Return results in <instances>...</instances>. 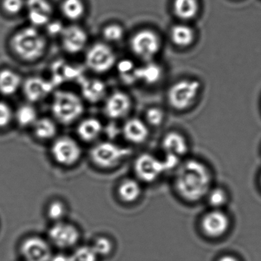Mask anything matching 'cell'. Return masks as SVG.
<instances>
[{"label":"cell","instance_id":"obj_17","mask_svg":"<svg viewBox=\"0 0 261 261\" xmlns=\"http://www.w3.org/2000/svg\"><path fill=\"white\" fill-rule=\"evenodd\" d=\"M122 134L125 140L129 143L139 144L143 143L149 137V129L143 120L131 118L123 124Z\"/></svg>","mask_w":261,"mask_h":261},{"label":"cell","instance_id":"obj_2","mask_svg":"<svg viewBox=\"0 0 261 261\" xmlns=\"http://www.w3.org/2000/svg\"><path fill=\"white\" fill-rule=\"evenodd\" d=\"M13 53L24 62L40 59L47 48L45 36L34 27H25L15 33L11 39Z\"/></svg>","mask_w":261,"mask_h":261},{"label":"cell","instance_id":"obj_24","mask_svg":"<svg viewBox=\"0 0 261 261\" xmlns=\"http://www.w3.org/2000/svg\"><path fill=\"white\" fill-rule=\"evenodd\" d=\"M163 149L166 154H172L181 157L188 151L186 138L178 133L171 132L163 140Z\"/></svg>","mask_w":261,"mask_h":261},{"label":"cell","instance_id":"obj_3","mask_svg":"<svg viewBox=\"0 0 261 261\" xmlns=\"http://www.w3.org/2000/svg\"><path fill=\"white\" fill-rule=\"evenodd\" d=\"M83 102L79 96L71 91H58L54 94L51 113L55 119L64 125H69L83 114Z\"/></svg>","mask_w":261,"mask_h":261},{"label":"cell","instance_id":"obj_37","mask_svg":"<svg viewBox=\"0 0 261 261\" xmlns=\"http://www.w3.org/2000/svg\"><path fill=\"white\" fill-rule=\"evenodd\" d=\"M165 114L163 110L159 108H151L146 113V120L151 126H157L163 123Z\"/></svg>","mask_w":261,"mask_h":261},{"label":"cell","instance_id":"obj_4","mask_svg":"<svg viewBox=\"0 0 261 261\" xmlns=\"http://www.w3.org/2000/svg\"><path fill=\"white\" fill-rule=\"evenodd\" d=\"M201 88V82L196 79H181L175 82L168 90V102L174 109L185 111L194 105Z\"/></svg>","mask_w":261,"mask_h":261},{"label":"cell","instance_id":"obj_29","mask_svg":"<svg viewBox=\"0 0 261 261\" xmlns=\"http://www.w3.org/2000/svg\"><path fill=\"white\" fill-rule=\"evenodd\" d=\"M37 112L31 105H22L18 108L16 113V119L18 124L22 127L33 126L38 120Z\"/></svg>","mask_w":261,"mask_h":261},{"label":"cell","instance_id":"obj_21","mask_svg":"<svg viewBox=\"0 0 261 261\" xmlns=\"http://www.w3.org/2000/svg\"><path fill=\"white\" fill-rule=\"evenodd\" d=\"M103 131L101 122L94 117L85 119L80 122L77 127L79 138L86 143L97 140Z\"/></svg>","mask_w":261,"mask_h":261},{"label":"cell","instance_id":"obj_31","mask_svg":"<svg viewBox=\"0 0 261 261\" xmlns=\"http://www.w3.org/2000/svg\"><path fill=\"white\" fill-rule=\"evenodd\" d=\"M66 205L65 203L59 200L51 201L47 208V215L48 218L55 221V223L63 221L64 218L66 216Z\"/></svg>","mask_w":261,"mask_h":261},{"label":"cell","instance_id":"obj_34","mask_svg":"<svg viewBox=\"0 0 261 261\" xmlns=\"http://www.w3.org/2000/svg\"><path fill=\"white\" fill-rule=\"evenodd\" d=\"M124 36V30L118 24H110L103 30V37L108 42H115L121 40Z\"/></svg>","mask_w":261,"mask_h":261},{"label":"cell","instance_id":"obj_40","mask_svg":"<svg viewBox=\"0 0 261 261\" xmlns=\"http://www.w3.org/2000/svg\"><path fill=\"white\" fill-rule=\"evenodd\" d=\"M65 30V27L62 25V22H49L47 25V31L51 36H59L62 35V32Z\"/></svg>","mask_w":261,"mask_h":261},{"label":"cell","instance_id":"obj_9","mask_svg":"<svg viewBox=\"0 0 261 261\" xmlns=\"http://www.w3.org/2000/svg\"><path fill=\"white\" fill-rule=\"evenodd\" d=\"M134 172L139 179L145 182L155 181L165 171L163 160L149 153H143L136 159Z\"/></svg>","mask_w":261,"mask_h":261},{"label":"cell","instance_id":"obj_42","mask_svg":"<svg viewBox=\"0 0 261 261\" xmlns=\"http://www.w3.org/2000/svg\"><path fill=\"white\" fill-rule=\"evenodd\" d=\"M108 128V134L110 137H112V138H114V137H117V134H118L119 133V129L115 125H110Z\"/></svg>","mask_w":261,"mask_h":261},{"label":"cell","instance_id":"obj_18","mask_svg":"<svg viewBox=\"0 0 261 261\" xmlns=\"http://www.w3.org/2000/svg\"><path fill=\"white\" fill-rule=\"evenodd\" d=\"M81 89L84 99L91 103H97L106 95L107 88L102 81L96 79H82Z\"/></svg>","mask_w":261,"mask_h":261},{"label":"cell","instance_id":"obj_12","mask_svg":"<svg viewBox=\"0 0 261 261\" xmlns=\"http://www.w3.org/2000/svg\"><path fill=\"white\" fill-rule=\"evenodd\" d=\"M62 45L66 53L77 54L83 51L88 43L86 31L79 25H69L65 28L61 35Z\"/></svg>","mask_w":261,"mask_h":261},{"label":"cell","instance_id":"obj_23","mask_svg":"<svg viewBox=\"0 0 261 261\" xmlns=\"http://www.w3.org/2000/svg\"><path fill=\"white\" fill-rule=\"evenodd\" d=\"M163 76V68L153 62H146V65L136 70L137 82H142L146 85H155L162 80Z\"/></svg>","mask_w":261,"mask_h":261},{"label":"cell","instance_id":"obj_25","mask_svg":"<svg viewBox=\"0 0 261 261\" xmlns=\"http://www.w3.org/2000/svg\"><path fill=\"white\" fill-rule=\"evenodd\" d=\"M142 193L141 186L135 179L127 178L119 185L117 194L119 198L125 203H133L138 200Z\"/></svg>","mask_w":261,"mask_h":261},{"label":"cell","instance_id":"obj_33","mask_svg":"<svg viewBox=\"0 0 261 261\" xmlns=\"http://www.w3.org/2000/svg\"><path fill=\"white\" fill-rule=\"evenodd\" d=\"M91 247L97 256H105L111 254L114 248V244L108 237L100 236L94 240Z\"/></svg>","mask_w":261,"mask_h":261},{"label":"cell","instance_id":"obj_26","mask_svg":"<svg viewBox=\"0 0 261 261\" xmlns=\"http://www.w3.org/2000/svg\"><path fill=\"white\" fill-rule=\"evenodd\" d=\"M22 83L19 74L11 70L0 71V93L4 95H13L19 89Z\"/></svg>","mask_w":261,"mask_h":261},{"label":"cell","instance_id":"obj_19","mask_svg":"<svg viewBox=\"0 0 261 261\" xmlns=\"http://www.w3.org/2000/svg\"><path fill=\"white\" fill-rule=\"evenodd\" d=\"M170 39L172 44L178 48H187L193 45L196 39V33L188 24H177L171 28Z\"/></svg>","mask_w":261,"mask_h":261},{"label":"cell","instance_id":"obj_22","mask_svg":"<svg viewBox=\"0 0 261 261\" xmlns=\"http://www.w3.org/2000/svg\"><path fill=\"white\" fill-rule=\"evenodd\" d=\"M81 71L75 66L68 65L63 61H59L53 64V82L54 86L60 85L67 81L77 80L80 77Z\"/></svg>","mask_w":261,"mask_h":261},{"label":"cell","instance_id":"obj_8","mask_svg":"<svg viewBox=\"0 0 261 261\" xmlns=\"http://www.w3.org/2000/svg\"><path fill=\"white\" fill-rule=\"evenodd\" d=\"M85 62L91 71L103 74L112 69L116 63V56L111 47L106 44L97 43L88 50Z\"/></svg>","mask_w":261,"mask_h":261},{"label":"cell","instance_id":"obj_10","mask_svg":"<svg viewBox=\"0 0 261 261\" xmlns=\"http://www.w3.org/2000/svg\"><path fill=\"white\" fill-rule=\"evenodd\" d=\"M48 238L57 247L62 249L74 247L80 240V231L74 224L59 221L48 230Z\"/></svg>","mask_w":261,"mask_h":261},{"label":"cell","instance_id":"obj_41","mask_svg":"<svg viewBox=\"0 0 261 261\" xmlns=\"http://www.w3.org/2000/svg\"><path fill=\"white\" fill-rule=\"evenodd\" d=\"M217 261H241L239 258L233 255L225 254L223 256H220Z\"/></svg>","mask_w":261,"mask_h":261},{"label":"cell","instance_id":"obj_5","mask_svg":"<svg viewBox=\"0 0 261 261\" xmlns=\"http://www.w3.org/2000/svg\"><path fill=\"white\" fill-rule=\"evenodd\" d=\"M131 150L111 142H101L94 145L90 151L91 162L102 169H111L118 166Z\"/></svg>","mask_w":261,"mask_h":261},{"label":"cell","instance_id":"obj_39","mask_svg":"<svg viewBox=\"0 0 261 261\" xmlns=\"http://www.w3.org/2000/svg\"><path fill=\"white\" fill-rule=\"evenodd\" d=\"M163 163L166 172L177 169V168L180 166V157L172 155V154L166 153L164 160H163Z\"/></svg>","mask_w":261,"mask_h":261},{"label":"cell","instance_id":"obj_6","mask_svg":"<svg viewBox=\"0 0 261 261\" xmlns=\"http://www.w3.org/2000/svg\"><path fill=\"white\" fill-rule=\"evenodd\" d=\"M130 48L134 55L146 62H152L162 48L161 39L155 32L141 30L131 38Z\"/></svg>","mask_w":261,"mask_h":261},{"label":"cell","instance_id":"obj_13","mask_svg":"<svg viewBox=\"0 0 261 261\" xmlns=\"http://www.w3.org/2000/svg\"><path fill=\"white\" fill-rule=\"evenodd\" d=\"M28 19L34 27L47 25L51 21L53 8L48 0H27Z\"/></svg>","mask_w":261,"mask_h":261},{"label":"cell","instance_id":"obj_1","mask_svg":"<svg viewBox=\"0 0 261 261\" xmlns=\"http://www.w3.org/2000/svg\"><path fill=\"white\" fill-rule=\"evenodd\" d=\"M211 182L210 171L198 160H189L177 168L175 189L187 201H198L207 195L210 190Z\"/></svg>","mask_w":261,"mask_h":261},{"label":"cell","instance_id":"obj_20","mask_svg":"<svg viewBox=\"0 0 261 261\" xmlns=\"http://www.w3.org/2000/svg\"><path fill=\"white\" fill-rule=\"evenodd\" d=\"M199 0H173L172 11L175 17L188 22L198 16L200 11Z\"/></svg>","mask_w":261,"mask_h":261},{"label":"cell","instance_id":"obj_15","mask_svg":"<svg viewBox=\"0 0 261 261\" xmlns=\"http://www.w3.org/2000/svg\"><path fill=\"white\" fill-rule=\"evenodd\" d=\"M55 86L51 81L40 77H29L23 84V93L27 100L36 103L46 97L54 91Z\"/></svg>","mask_w":261,"mask_h":261},{"label":"cell","instance_id":"obj_36","mask_svg":"<svg viewBox=\"0 0 261 261\" xmlns=\"http://www.w3.org/2000/svg\"><path fill=\"white\" fill-rule=\"evenodd\" d=\"M25 6L24 0H4L3 9L7 14L15 16L19 14Z\"/></svg>","mask_w":261,"mask_h":261},{"label":"cell","instance_id":"obj_11","mask_svg":"<svg viewBox=\"0 0 261 261\" xmlns=\"http://www.w3.org/2000/svg\"><path fill=\"white\" fill-rule=\"evenodd\" d=\"M20 252L25 261H50L53 256L49 244L37 236L24 240L21 244Z\"/></svg>","mask_w":261,"mask_h":261},{"label":"cell","instance_id":"obj_14","mask_svg":"<svg viewBox=\"0 0 261 261\" xmlns=\"http://www.w3.org/2000/svg\"><path fill=\"white\" fill-rule=\"evenodd\" d=\"M132 108V100L126 93L116 91L107 99L105 113L113 120L123 118L127 115Z\"/></svg>","mask_w":261,"mask_h":261},{"label":"cell","instance_id":"obj_43","mask_svg":"<svg viewBox=\"0 0 261 261\" xmlns=\"http://www.w3.org/2000/svg\"><path fill=\"white\" fill-rule=\"evenodd\" d=\"M50 261H69V256L62 254V253H59V254L51 256Z\"/></svg>","mask_w":261,"mask_h":261},{"label":"cell","instance_id":"obj_38","mask_svg":"<svg viewBox=\"0 0 261 261\" xmlns=\"http://www.w3.org/2000/svg\"><path fill=\"white\" fill-rule=\"evenodd\" d=\"M13 114L11 108L4 102H0V128L6 127L10 124Z\"/></svg>","mask_w":261,"mask_h":261},{"label":"cell","instance_id":"obj_30","mask_svg":"<svg viewBox=\"0 0 261 261\" xmlns=\"http://www.w3.org/2000/svg\"><path fill=\"white\" fill-rule=\"evenodd\" d=\"M119 74L122 80L126 84H134L137 82L136 79V68L134 64L130 60H122L117 66Z\"/></svg>","mask_w":261,"mask_h":261},{"label":"cell","instance_id":"obj_27","mask_svg":"<svg viewBox=\"0 0 261 261\" xmlns=\"http://www.w3.org/2000/svg\"><path fill=\"white\" fill-rule=\"evenodd\" d=\"M33 132L36 137L41 140H49L57 134V126L51 119L47 117L38 119L33 124Z\"/></svg>","mask_w":261,"mask_h":261},{"label":"cell","instance_id":"obj_32","mask_svg":"<svg viewBox=\"0 0 261 261\" xmlns=\"http://www.w3.org/2000/svg\"><path fill=\"white\" fill-rule=\"evenodd\" d=\"M69 256V261H97L98 256L92 247L82 246L77 247Z\"/></svg>","mask_w":261,"mask_h":261},{"label":"cell","instance_id":"obj_28","mask_svg":"<svg viewBox=\"0 0 261 261\" xmlns=\"http://www.w3.org/2000/svg\"><path fill=\"white\" fill-rule=\"evenodd\" d=\"M61 10L68 20L77 21L85 15V5L82 0H64Z\"/></svg>","mask_w":261,"mask_h":261},{"label":"cell","instance_id":"obj_7","mask_svg":"<svg viewBox=\"0 0 261 261\" xmlns=\"http://www.w3.org/2000/svg\"><path fill=\"white\" fill-rule=\"evenodd\" d=\"M53 160L62 166H74L80 160L82 148L74 139L67 136L60 137L53 142L51 147Z\"/></svg>","mask_w":261,"mask_h":261},{"label":"cell","instance_id":"obj_35","mask_svg":"<svg viewBox=\"0 0 261 261\" xmlns=\"http://www.w3.org/2000/svg\"><path fill=\"white\" fill-rule=\"evenodd\" d=\"M208 202L215 208H220L227 202V195L224 189L216 188L208 192Z\"/></svg>","mask_w":261,"mask_h":261},{"label":"cell","instance_id":"obj_16","mask_svg":"<svg viewBox=\"0 0 261 261\" xmlns=\"http://www.w3.org/2000/svg\"><path fill=\"white\" fill-rule=\"evenodd\" d=\"M229 225L230 221L227 215L217 209L206 214L201 222L204 233L213 238H218L225 233Z\"/></svg>","mask_w":261,"mask_h":261}]
</instances>
